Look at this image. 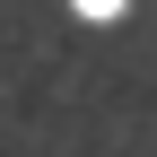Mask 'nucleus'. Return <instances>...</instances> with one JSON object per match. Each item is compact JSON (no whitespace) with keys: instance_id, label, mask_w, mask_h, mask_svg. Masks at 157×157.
Segmentation results:
<instances>
[{"instance_id":"obj_1","label":"nucleus","mask_w":157,"mask_h":157,"mask_svg":"<svg viewBox=\"0 0 157 157\" xmlns=\"http://www.w3.org/2000/svg\"><path fill=\"white\" fill-rule=\"evenodd\" d=\"M70 9H78V17H113L122 0H70Z\"/></svg>"}]
</instances>
